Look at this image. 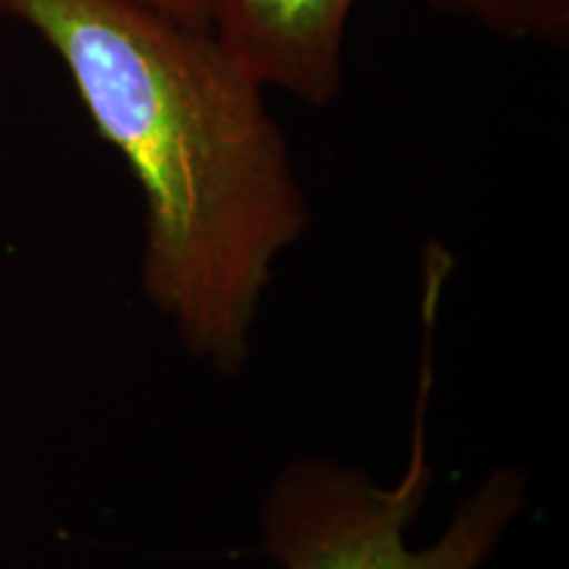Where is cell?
<instances>
[{"label":"cell","instance_id":"3","mask_svg":"<svg viewBox=\"0 0 569 569\" xmlns=\"http://www.w3.org/2000/svg\"><path fill=\"white\" fill-rule=\"evenodd\" d=\"M359 0H209V27L264 88L309 106L336 101Z\"/></svg>","mask_w":569,"mask_h":569},{"label":"cell","instance_id":"5","mask_svg":"<svg viewBox=\"0 0 569 569\" xmlns=\"http://www.w3.org/2000/svg\"><path fill=\"white\" fill-rule=\"evenodd\" d=\"M153 9L193 27H209V0H146Z\"/></svg>","mask_w":569,"mask_h":569},{"label":"cell","instance_id":"2","mask_svg":"<svg viewBox=\"0 0 569 569\" xmlns=\"http://www.w3.org/2000/svg\"><path fill=\"white\" fill-rule=\"evenodd\" d=\"M443 274L425 272V346L407 469L380 486L336 461H298L282 469L261 507V540L282 569H480L525 507L517 469H496L453 509L432 546L411 549L407 528L432 486L427 407L432 393V332Z\"/></svg>","mask_w":569,"mask_h":569},{"label":"cell","instance_id":"1","mask_svg":"<svg viewBox=\"0 0 569 569\" xmlns=\"http://www.w3.org/2000/svg\"><path fill=\"white\" fill-rule=\"evenodd\" d=\"M69 69L92 124L146 196L142 288L219 372L246 367L272 267L309 203L264 84L146 0H0Z\"/></svg>","mask_w":569,"mask_h":569},{"label":"cell","instance_id":"4","mask_svg":"<svg viewBox=\"0 0 569 569\" xmlns=\"http://www.w3.org/2000/svg\"><path fill=\"white\" fill-rule=\"evenodd\" d=\"M490 32L565 48L569 42V0H430Z\"/></svg>","mask_w":569,"mask_h":569}]
</instances>
